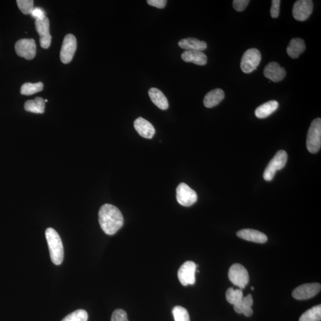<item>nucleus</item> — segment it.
Segmentation results:
<instances>
[{
  "label": "nucleus",
  "mask_w": 321,
  "mask_h": 321,
  "mask_svg": "<svg viewBox=\"0 0 321 321\" xmlns=\"http://www.w3.org/2000/svg\"><path fill=\"white\" fill-rule=\"evenodd\" d=\"M99 222L104 233L113 235L123 225L124 219L121 211L114 205L104 204L98 213Z\"/></svg>",
  "instance_id": "nucleus-1"
},
{
  "label": "nucleus",
  "mask_w": 321,
  "mask_h": 321,
  "mask_svg": "<svg viewBox=\"0 0 321 321\" xmlns=\"http://www.w3.org/2000/svg\"><path fill=\"white\" fill-rule=\"evenodd\" d=\"M46 236L50 250L51 260L53 263L59 266L64 258V249L62 241L57 232L53 228H48Z\"/></svg>",
  "instance_id": "nucleus-2"
},
{
  "label": "nucleus",
  "mask_w": 321,
  "mask_h": 321,
  "mask_svg": "<svg viewBox=\"0 0 321 321\" xmlns=\"http://www.w3.org/2000/svg\"><path fill=\"white\" fill-rule=\"evenodd\" d=\"M306 147L309 153L316 154L321 147V119L317 118L312 121L308 130Z\"/></svg>",
  "instance_id": "nucleus-3"
},
{
  "label": "nucleus",
  "mask_w": 321,
  "mask_h": 321,
  "mask_svg": "<svg viewBox=\"0 0 321 321\" xmlns=\"http://www.w3.org/2000/svg\"><path fill=\"white\" fill-rule=\"evenodd\" d=\"M288 156L286 152L279 150L270 160L264 172V178L268 181H271L276 172L283 168L286 164Z\"/></svg>",
  "instance_id": "nucleus-4"
},
{
  "label": "nucleus",
  "mask_w": 321,
  "mask_h": 321,
  "mask_svg": "<svg viewBox=\"0 0 321 321\" xmlns=\"http://www.w3.org/2000/svg\"><path fill=\"white\" fill-rule=\"evenodd\" d=\"M228 278L234 285L243 289L249 283V276L248 270L242 265H232L228 273Z\"/></svg>",
  "instance_id": "nucleus-5"
},
{
  "label": "nucleus",
  "mask_w": 321,
  "mask_h": 321,
  "mask_svg": "<svg viewBox=\"0 0 321 321\" xmlns=\"http://www.w3.org/2000/svg\"><path fill=\"white\" fill-rule=\"evenodd\" d=\"M261 61V54L257 49L247 50L242 56L240 67L243 72L252 73L257 69Z\"/></svg>",
  "instance_id": "nucleus-6"
},
{
  "label": "nucleus",
  "mask_w": 321,
  "mask_h": 321,
  "mask_svg": "<svg viewBox=\"0 0 321 321\" xmlns=\"http://www.w3.org/2000/svg\"><path fill=\"white\" fill-rule=\"evenodd\" d=\"M176 198L178 204L187 207L192 206L197 201L198 195L187 184L181 183L176 189Z\"/></svg>",
  "instance_id": "nucleus-7"
},
{
  "label": "nucleus",
  "mask_w": 321,
  "mask_h": 321,
  "mask_svg": "<svg viewBox=\"0 0 321 321\" xmlns=\"http://www.w3.org/2000/svg\"><path fill=\"white\" fill-rule=\"evenodd\" d=\"M197 266L194 262L189 261L184 263L178 269V278L184 286L195 283V273Z\"/></svg>",
  "instance_id": "nucleus-8"
},
{
  "label": "nucleus",
  "mask_w": 321,
  "mask_h": 321,
  "mask_svg": "<svg viewBox=\"0 0 321 321\" xmlns=\"http://www.w3.org/2000/svg\"><path fill=\"white\" fill-rule=\"evenodd\" d=\"M37 46L33 39H22L15 44V50L18 55L26 59H34L37 53Z\"/></svg>",
  "instance_id": "nucleus-9"
},
{
  "label": "nucleus",
  "mask_w": 321,
  "mask_h": 321,
  "mask_svg": "<svg viewBox=\"0 0 321 321\" xmlns=\"http://www.w3.org/2000/svg\"><path fill=\"white\" fill-rule=\"evenodd\" d=\"M76 48L77 41L75 37L71 34L65 36L60 52V59L62 63L68 64L72 60Z\"/></svg>",
  "instance_id": "nucleus-10"
},
{
  "label": "nucleus",
  "mask_w": 321,
  "mask_h": 321,
  "mask_svg": "<svg viewBox=\"0 0 321 321\" xmlns=\"http://www.w3.org/2000/svg\"><path fill=\"white\" fill-rule=\"evenodd\" d=\"M313 9L314 3L311 0H299L293 5V17L296 20L303 22L310 16Z\"/></svg>",
  "instance_id": "nucleus-11"
},
{
  "label": "nucleus",
  "mask_w": 321,
  "mask_h": 321,
  "mask_svg": "<svg viewBox=\"0 0 321 321\" xmlns=\"http://www.w3.org/2000/svg\"><path fill=\"white\" fill-rule=\"evenodd\" d=\"M35 28L40 37V44L44 49H49L52 43L50 33V21L47 17L35 21Z\"/></svg>",
  "instance_id": "nucleus-12"
},
{
  "label": "nucleus",
  "mask_w": 321,
  "mask_h": 321,
  "mask_svg": "<svg viewBox=\"0 0 321 321\" xmlns=\"http://www.w3.org/2000/svg\"><path fill=\"white\" fill-rule=\"evenodd\" d=\"M321 285L319 283H309L300 285L293 291L292 296L297 300H307L314 296L321 291Z\"/></svg>",
  "instance_id": "nucleus-13"
},
{
  "label": "nucleus",
  "mask_w": 321,
  "mask_h": 321,
  "mask_svg": "<svg viewBox=\"0 0 321 321\" xmlns=\"http://www.w3.org/2000/svg\"><path fill=\"white\" fill-rule=\"evenodd\" d=\"M264 76L273 82L281 81L286 76V71L277 62H271L266 65L264 70Z\"/></svg>",
  "instance_id": "nucleus-14"
},
{
  "label": "nucleus",
  "mask_w": 321,
  "mask_h": 321,
  "mask_svg": "<svg viewBox=\"0 0 321 321\" xmlns=\"http://www.w3.org/2000/svg\"><path fill=\"white\" fill-rule=\"evenodd\" d=\"M134 127L137 132L143 138L151 139L153 138L156 130L150 121L144 118L139 117L134 122Z\"/></svg>",
  "instance_id": "nucleus-15"
},
{
  "label": "nucleus",
  "mask_w": 321,
  "mask_h": 321,
  "mask_svg": "<svg viewBox=\"0 0 321 321\" xmlns=\"http://www.w3.org/2000/svg\"><path fill=\"white\" fill-rule=\"evenodd\" d=\"M237 236L240 239L257 243H264L268 240L266 234L253 229H243L237 232Z\"/></svg>",
  "instance_id": "nucleus-16"
},
{
  "label": "nucleus",
  "mask_w": 321,
  "mask_h": 321,
  "mask_svg": "<svg viewBox=\"0 0 321 321\" xmlns=\"http://www.w3.org/2000/svg\"><path fill=\"white\" fill-rule=\"evenodd\" d=\"M181 58L184 61L193 62L199 65L206 64L208 59L207 55L199 51H185L181 54Z\"/></svg>",
  "instance_id": "nucleus-17"
},
{
  "label": "nucleus",
  "mask_w": 321,
  "mask_h": 321,
  "mask_svg": "<svg viewBox=\"0 0 321 321\" xmlns=\"http://www.w3.org/2000/svg\"><path fill=\"white\" fill-rule=\"evenodd\" d=\"M178 46L186 51H202L207 49V44L205 41L194 38L183 39L178 42Z\"/></svg>",
  "instance_id": "nucleus-18"
},
{
  "label": "nucleus",
  "mask_w": 321,
  "mask_h": 321,
  "mask_svg": "<svg viewBox=\"0 0 321 321\" xmlns=\"http://www.w3.org/2000/svg\"><path fill=\"white\" fill-rule=\"evenodd\" d=\"M224 92L221 89H215L211 91L205 95L204 104L207 108H213L215 107L224 100Z\"/></svg>",
  "instance_id": "nucleus-19"
},
{
  "label": "nucleus",
  "mask_w": 321,
  "mask_h": 321,
  "mask_svg": "<svg viewBox=\"0 0 321 321\" xmlns=\"http://www.w3.org/2000/svg\"><path fill=\"white\" fill-rule=\"evenodd\" d=\"M306 49L305 41L301 38H294L290 42L287 48L288 55L291 58L295 59L305 52Z\"/></svg>",
  "instance_id": "nucleus-20"
},
{
  "label": "nucleus",
  "mask_w": 321,
  "mask_h": 321,
  "mask_svg": "<svg viewBox=\"0 0 321 321\" xmlns=\"http://www.w3.org/2000/svg\"><path fill=\"white\" fill-rule=\"evenodd\" d=\"M149 96L153 103L157 107L162 110H165L168 108V101L164 94L159 89L152 88L148 92Z\"/></svg>",
  "instance_id": "nucleus-21"
},
{
  "label": "nucleus",
  "mask_w": 321,
  "mask_h": 321,
  "mask_svg": "<svg viewBox=\"0 0 321 321\" xmlns=\"http://www.w3.org/2000/svg\"><path fill=\"white\" fill-rule=\"evenodd\" d=\"M253 298L251 294L246 297H243L242 299L234 305L235 312L237 314H243L246 317H251L253 314L252 306L253 305Z\"/></svg>",
  "instance_id": "nucleus-22"
},
{
  "label": "nucleus",
  "mask_w": 321,
  "mask_h": 321,
  "mask_svg": "<svg viewBox=\"0 0 321 321\" xmlns=\"http://www.w3.org/2000/svg\"><path fill=\"white\" fill-rule=\"evenodd\" d=\"M279 104L276 101H268L258 107L255 110V115L259 118H265L271 115L278 109Z\"/></svg>",
  "instance_id": "nucleus-23"
},
{
  "label": "nucleus",
  "mask_w": 321,
  "mask_h": 321,
  "mask_svg": "<svg viewBox=\"0 0 321 321\" xmlns=\"http://www.w3.org/2000/svg\"><path fill=\"white\" fill-rule=\"evenodd\" d=\"M46 108V102L43 98H35L34 100L27 101L25 104L26 111L36 114H43Z\"/></svg>",
  "instance_id": "nucleus-24"
},
{
  "label": "nucleus",
  "mask_w": 321,
  "mask_h": 321,
  "mask_svg": "<svg viewBox=\"0 0 321 321\" xmlns=\"http://www.w3.org/2000/svg\"><path fill=\"white\" fill-rule=\"evenodd\" d=\"M321 320V305L309 309L299 318V321H320Z\"/></svg>",
  "instance_id": "nucleus-25"
},
{
  "label": "nucleus",
  "mask_w": 321,
  "mask_h": 321,
  "mask_svg": "<svg viewBox=\"0 0 321 321\" xmlns=\"http://www.w3.org/2000/svg\"><path fill=\"white\" fill-rule=\"evenodd\" d=\"M44 85L42 82L35 83H25L20 89L21 94L31 95L43 90Z\"/></svg>",
  "instance_id": "nucleus-26"
},
{
  "label": "nucleus",
  "mask_w": 321,
  "mask_h": 321,
  "mask_svg": "<svg viewBox=\"0 0 321 321\" xmlns=\"http://www.w3.org/2000/svg\"><path fill=\"white\" fill-rule=\"evenodd\" d=\"M226 299L231 305H236L240 301L243 297L242 289H234L233 288H229L225 294Z\"/></svg>",
  "instance_id": "nucleus-27"
},
{
  "label": "nucleus",
  "mask_w": 321,
  "mask_h": 321,
  "mask_svg": "<svg viewBox=\"0 0 321 321\" xmlns=\"http://www.w3.org/2000/svg\"><path fill=\"white\" fill-rule=\"evenodd\" d=\"M88 319L87 312L83 309H79L68 315L61 321H87Z\"/></svg>",
  "instance_id": "nucleus-28"
},
{
  "label": "nucleus",
  "mask_w": 321,
  "mask_h": 321,
  "mask_svg": "<svg viewBox=\"0 0 321 321\" xmlns=\"http://www.w3.org/2000/svg\"><path fill=\"white\" fill-rule=\"evenodd\" d=\"M175 321H190L188 312L180 306H175L172 311Z\"/></svg>",
  "instance_id": "nucleus-29"
},
{
  "label": "nucleus",
  "mask_w": 321,
  "mask_h": 321,
  "mask_svg": "<svg viewBox=\"0 0 321 321\" xmlns=\"http://www.w3.org/2000/svg\"><path fill=\"white\" fill-rule=\"evenodd\" d=\"M17 4L23 14H31L34 9V1L32 0H17Z\"/></svg>",
  "instance_id": "nucleus-30"
},
{
  "label": "nucleus",
  "mask_w": 321,
  "mask_h": 321,
  "mask_svg": "<svg viewBox=\"0 0 321 321\" xmlns=\"http://www.w3.org/2000/svg\"><path fill=\"white\" fill-rule=\"evenodd\" d=\"M111 321H129L126 312L123 309H118L113 312Z\"/></svg>",
  "instance_id": "nucleus-31"
},
{
  "label": "nucleus",
  "mask_w": 321,
  "mask_h": 321,
  "mask_svg": "<svg viewBox=\"0 0 321 321\" xmlns=\"http://www.w3.org/2000/svg\"><path fill=\"white\" fill-rule=\"evenodd\" d=\"M280 0H272L271 8H270V16L272 18H277L279 14V7H280Z\"/></svg>",
  "instance_id": "nucleus-32"
},
{
  "label": "nucleus",
  "mask_w": 321,
  "mask_h": 321,
  "mask_svg": "<svg viewBox=\"0 0 321 321\" xmlns=\"http://www.w3.org/2000/svg\"><path fill=\"white\" fill-rule=\"evenodd\" d=\"M249 2V0H234L233 5L235 10L240 12L245 10Z\"/></svg>",
  "instance_id": "nucleus-33"
},
{
  "label": "nucleus",
  "mask_w": 321,
  "mask_h": 321,
  "mask_svg": "<svg viewBox=\"0 0 321 321\" xmlns=\"http://www.w3.org/2000/svg\"><path fill=\"white\" fill-rule=\"evenodd\" d=\"M31 14L33 17L35 18L36 20L43 19L44 17H46L43 9L40 7H34Z\"/></svg>",
  "instance_id": "nucleus-34"
},
{
  "label": "nucleus",
  "mask_w": 321,
  "mask_h": 321,
  "mask_svg": "<svg viewBox=\"0 0 321 321\" xmlns=\"http://www.w3.org/2000/svg\"><path fill=\"white\" fill-rule=\"evenodd\" d=\"M148 4L153 7L163 8L165 7L167 1L166 0H148Z\"/></svg>",
  "instance_id": "nucleus-35"
},
{
  "label": "nucleus",
  "mask_w": 321,
  "mask_h": 321,
  "mask_svg": "<svg viewBox=\"0 0 321 321\" xmlns=\"http://www.w3.org/2000/svg\"><path fill=\"white\" fill-rule=\"evenodd\" d=\"M251 289H252V290H254V288L252 287H251Z\"/></svg>",
  "instance_id": "nucleus-36"
},
{
  "label": "nucleus",
  "mask_w": 321,
  "mask_h": 321,
  "mask_svg": "<svg viewBox=\"0 0 321 321\" xmlns=\"http://www.w3.org/2000/svg\"><path fill=\"white\" fill-rule=\"evenodd\" d=\"M45 102H48V100H45Z\"/></svg>",
  "instance_id": "nucleus-37"
}]
</instances>
